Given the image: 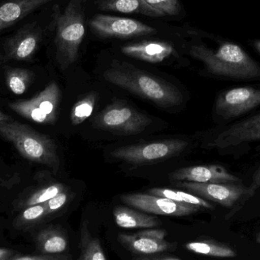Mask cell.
I'll return each instance as SVG.
<instances>
[{
  "label": "cell",
  "instance_id": "cell-24",
  "mask_svg": "<svg viewBox=\"0 0 260 260\" xmlns=\"http://www.w3.org/2000/svg\"><path fill=\"white\" fill-rule=\"evenodd\" d=\"M5 74L9 89L18 95L25 92L34 78L31 70L21 67H7Z\"/></svg>",
  "mask_w": 260,
  "mask_h": 260
},
{
  "label": "cell",
  "instance_id": "cell-25",
  "mask_svg": "<svg viewBox=\"0 0 260 260\" xmlns=\"http://www.w3.org/2000/svg\"><path fill=\"white\" fill-rule=\"evenodd\" d=\"M46 217L47 215L44 203L29 206L23 209L22 212L15 218L13 226L17 230L25 232L39 224Z\"/></svg>",
  "mask_w": 260,
  "mask_h": 260
},
{
  "label": "cell",
  "instance_id": "cell-13",
  "mask_svg": "<svg viewBox=\"0 0 260 260\" xmlns=\"http://www.w3.org/2000/svg\"><path fill=\"white\" fill-rule=\"evenodd\" d=\"M56 0H0V37Z\"/></svg>",
  "mask_w": 260,
  "mask_h": 260
},
{
  "label": "cell",
  "instance_id": "cell-12",
  "mask_svg": "<svg viewBox=\"0 0 260 260\" xmlns=\"http://www.w3.org/2000/svg\"><path fill=\"white\" fill-rule=\"evenodd\" d=\"M260 105V89L239 87L221 93L216 100L215 111L223 118L239 117Z\"/></svg>",
  "mask_w": 260,
  "mask_h": 260
},
{
  "label": "cell",
  "instance_id": "cell-3",
  "mask_svg": "<svg viewBox=\"0 0 260 260\" xmlns=\"http://www.w3.org/2000/svg\"><path fill=\"white\" fill-rule=\"evenodd\" d=\"M103 76L110 83L162 108L178 106L183 102V94L177 87L126 62H114Z\"/></svg>",
  "mask_w": 260,
  "mask_h": 260
},
{
  "label": "cell",
  "instance_id": "cell-4",
  "mask_svg": "<svg viewBox=\"0 0 260 260\" xmlns=\"http://www.w3.org/2000/svg\"><path fill=\"white\" fill-rule=\"evenodd\" d=\"M191 56L201 61L209 73L234 79L260 77V67L238 44L221 42L216 50L206 46L191 47Z\"/></svg>",
  "mask_w": 260,
  "mask_h": 260
},
{
  "label": "cell",
  "instance_id": "cell-28",
  "mask_svg": "<svg viewBox=\"0 0 260 260\" xmlns=\"http://www.w3.org/2000/svg\"><path fill=\"white\" fill-rule=\"evenodd\" d=\"M154 9L160 11L165 15H175L180 12L179 0H144Z\"/></svg>",
  "mask_w": 260,
  "mask_h": 260
},
{
  "label": "cell",
  "instance_id": "cell-2",
  "mask_svg": "<svg viewBox=\"0 0 260 260\" xmlns=\"http://www.w3.org/2000/svg\"><path fill=\"white\" fill-rule=\"evenodd\" d=\"M85 0H68L62 9L59 3L53 6L52 41L55 60L66 70L77 61L79 50L85 36Z\"/></svg>",
  "mask_w": 260,
  "mask_h": 260
},
{
  "label": "cell",
  "instance_id": "cell-7",
  "mask_svg": "<svg viewBox=\"0 0 260 260\" xmlns=\"http://www.w3.org/2000/svg\"><path fill=\"white\" fill-rule=\"evenodd\" d=\"M186 141L166 139L157 142L120 147L111 152L114 158L135 165L165 160L181 153L187 147Z\"/></svg>",
  "mask_w": 260,
  "mask_h": 260
},
{
  "label": "cell",
  "instance_id": "cell-1",
  "mask_svg": "<svg viewBox=\"0 0 260 260\" xmlns=\"http://www.w3.org/2000/svg\"><path fill=\"white\" fill-rule=\"evenodd\" d=\"M53 6L34 14L0 37V66L33 61L40 48L51 37Z\"/></svg>",
  "mask_w": 260,
  "mask_h": 260
},
{
  "label": "cell",
  "instance_id": "cell-15",
  "mask_svg": "<svg viewBox=\"0 0 260 260\" xmlns=\"http://www.w3.org/2000/svg\"><path fill=\"white\" fill-rule=\"evenodd\" d=\"M169 178L174 181L201 183H239L241 180L218 165L187 167L173 171Z\"/></svg>",
  "mask_w": 260,
  "mask_h": 260
},
{
  "label": "cell",
  "instance_id": "cell-21",
  "mask_svg": "<svg viewBox=\"0 0 260 260\" xmlns=\"http://www.w3.org/2000/svg\"><path fill=\"white\" fill-rule=\"evenodd\" d=\"M186 250L198 254L218 258H232L237 256L233 248L213 241H194L185 244Z\"/></svg>",
  "mask_w": 260,
  "mask_h": 260
},
{
  "label": "cell",
  "instance_id": "cell-18",
  "mask_svg": "<svg viewBox=\"0 0 260 260\" xmlns=\"http://www.w3.org/2000/svg\"><path fill=\"white\" fill-rule=\"evenodd\" d=\"M95 3L97 7L102 11L141 14L152 18L165 15L144 0H96Z\"/></svg>",
  "mask_w": 260,
  "mask_h": 260
},
{
  "label": "cell",
  "instance_id": "cell-20",
  "mask_svg": "<svg viewBox=\"0 0 260 260\" xmlns=\"http://www.w3.org/2000/svg\"><path fill=\"white\" fill-rule=\"evenodd\" d=\"M35 243L42 254H60L68 246L67 237L54 228H47L38 232Z\"/></svg>",
  "mask_w": 260,
  "mask_h": 260
},
{
  "label": "cell",
  "instance_id": "cell-27",
  "mask_svg": "<svg viewBox=\"0 0 260 260\" xmlns=\"http://www.w3.org/2000/svg\"><path fill=\"white\" fill-rule=\"evenodd\" d=\"M97 100L95 92L89 93L75 104L71 111L70 120L74 126L83 123L92 114Z\"/></svg>",
  "mask_w": 260,
  "mask_h": 260
},
{
  "label": "cell",
  "instance_id": "cell-5",
  "mask_svg": "<svg viewBox=\"0 0 260 260\" xmlns=\"http://www.w3.org/2000/svg\"><path fill=\"white\" fill-rule=\"evenodd\" d=\"M0 136L15 145L21 156L28 160L45 165L56 173L60 166L54 141L19 122H0Z\"/></svg>",
  "mask_w": 260,
  "mask_h": 260
},
{
  "label": "cell",
  "instance_id": "cell-36",
  "mask_svg": "<svg viewBox=\"0 0 260 260\" xmlns=\"http://www.w3.org/2000/svg\"><path fill=\"white\" fill-rule=\"evenodd\" d=\"M253 47L260 53V41H255L253 42Z\"/></svg>",
  "mask_w": 260,
  "mask_h": 260
},
{
  "label": "cell",
  "instance_id": "cell-6",
  "mask_svg": "<svg viewBox=\"0 0 260 260\" xmlns=\"http://www.w3.org/2000/svg\"><path fill=\"white\" fill-rule=\"evenodd\" d=\"M151 123L152 120L148 116L120 103L110 105L92 120L96 129L124 136L139 134Z\"/></svg>",
  "mask_w": 260,
  "mask_h": 260
},
{
  "label": "cell",
  "instance_id": "cell-32",
  "mask_svg": "<svg viewBox=\"0 0 260 260\" xmlns=\"http://www.w3.org/2000/svg\"><path fill=\"white\" fill-rule=\"evenodd\" d=\"M251 186H250L252 193L254 194L255 191L260 187V168L253 174Z\"/></svg>",
  "mask_w": 260,
  "mask_h": 260
},
{
  "label": "cell",
  "instance_id": "cell-29",
  "mask_svg": "<svg viewBox=\"0 0 260 260\" xmlns=\"http://www.w3.org/2000/svg\"><path fill=\"white\" fill-rule=\"evenodd\" d=\"M68 193L66 191L60 192L55 196L53 198L49 200L48 201L44 203L45 206L46 215L47 216L55 213V212L62 209L68 201Z\"/></svg>",
  "mask_w": 260,
  "mask_h": 260
},
{
  "label": "cell",
  "instance_id": "cell-31",
  "mask_svg": "<svg viewBox=\"0 0 260 260\" xmlns=\"http://www.w3.org/2000/svg\"><path fill=\"white\" fill-rule=\"evenodd\" d=\"M137 234L141 236L153 238V239L165 240L167 232L164 229H147Z\"/></svg>",
  "mask_w": 260,
  "mask_h": 260
},
{
  "label": "cell",
  "instance_id": "cell-33",
  "mask_svg": "<svg viewBox=\"0 0 260 260\" xmlns=\"http://www.w3.org/2000/svg\"><path fill=\"white\" fill-rule=\"evenodd\" d=\"M15 256V251L12 249L0 248V260H9Z\"/></svg>",
  "mask_w": 260,
  "mask_h": 260
},
{
  "label": "cell",
  "instance_id": "cell-26",
  "mask_svg": "<svg viewBox=\"0 0 260 260\" xmlns=\"http://www.w3.org/2000/svg\"><path fill=\"white\" fill-rule=\"evenodd\" d=\"M80 247L84 260H106L100 241L92 238L86 222L82 224Z\"/></svg>",
  "mask_w": 260,
  "mask_h": 260
},
{
  "label": "cell",
  "instance_id": "cell-14",
  "mask_svg": "<svg viewBox=\"0 0 260 260\" xmlns=\"http://www.w3.org/2000/svg\"><path fill=\"white\" fill-rule=\"evenodd\" d=\"M255 141H260V113L226 128L209 145L224 149Z\"/></svg>",
  "mask_w": 260,
  "mask_h": 260
},
{
  "label": "cell",
  "instance_id": "cell-16",
  "mask_svg": "<svg viewBox=\"0 0 260 260\" xmlns=\"http://www.w3.org/2000/svg\"><path fill=\"white\" fill-rule=\"evenodd\" d=\"M123 54L151 63L163 62L174 53L172 44L165 41H143L121 47Z\"/></svg>",
  "mask_w": 260,
  "mask_h": 260
},
{
  "label": "cell",
  "instance_id": "cell-23",
  "mask_svg": "<svg viewBox=\"0 0 260 260\" xmlns=\"http://www.w3.org/2000/svg\"><path fill=\"white\" fill-rule=\"evenodd\" d=\"M66 187L62 183H54L44 186L37 190L32 191L23 198L18 200L17 207L24 209L29 206L41 204L48 201L57 194L65 191Z\"/></svg>",
  "mask_w": 260,
  "mask_h": 260
},
{
  "label": "cell",
  "instance_id": "cell-37",
  "mask_svg": "<svg viewBox=\"0 0 260 260\" xmlns=\"http://www.w3.org/2000/svg\"><path fill=\"white\" fill-rule=\"evenodd\" d=\"M256 241H257L258 244L260 245V233L258 234L257 238H256Z\"/></svg>",
  "mask_w": 260,
  "mask_h": 260
},
{
  "label": "cell",
  "instance_id": "cell-10",
  "mask_svg": "<svg viewBox=\"0 0 260 260\" xmlns=\"http://www.w3.org/2000/svg\"><path fill=\"white\" fill-rule=\"evenodd\" d=\"M176 186L186 189L203 200H210L225 208H232L243 199L253 195L241 183H201L179 181Z\"/></svg>",
  "mask_w": 260,
  "mask_h": 260
},
{
  "label": "cell",
  "instance_id": "cell-17",
  "mask_svg": "<svg viewBox=\"0 0 260 260\" xmlns=\"http://www.w3.org/2000/svg\"><path fill=\"white\" fill-rule=\"evenodd\" d=\"M118 240L125 248L140 255L161 253L167 250H174L175 247L174 244H171L165 240L153 239L141 236L138 234H120L118 235Z\"/></svg>",
  "mask_w": 260,
  "mask_h": 260
},
{
  "label": "cell",
  "instance_id": "cell-8",
  "mask_svg": "<svg viewBox=\"0 0 260 260\" xmlns=\"http://www.w3.org/2000/svg\"><path fill=\"white\" fill-rule=\"evenodd\" d=\"M60 90L52 82L38 95L28 100L12 102L9 107L27 120L41 124H53L57 119Z\"/></svg>",
  "mask_w": 260,
  "mask_h": 260
},
{
  "label": "cell",
  "instance_id": "cell-22",
  "mask_svg": "<svg viewBox=\"0 0 260 260\" xmlns=\"http://www.w3.org/2000/svg\"><path fill=\"white\" fill-rule=\"evenodd\" d=\"M148 193L156 197H164L169 199L177 203H185V204L194 205L206 209H214L211 203L193 194L182 192L175 189H167V188H152L148 189Z\"/></svg>",
  "mask_w": 260,
  "mask_h": 260
},
{
  "label": "cell",
  "instance_id": "cell-19",
  "mask_svg": "<svg viewBox=\"0 0 260 260\" xmlns=\"http://www.w3.org/2000/svg\"><path fill=\"white\" fill-rule=\"evenodd\" d=\"M114 216L116 224L123 229H151L161 224V221L156 217L123 206L114 209Z\"/></svg>",
  "mask_w": 260,
  "mask_h": 260
},
{
  "label": "cell",
  "instance_id": "cell-34",
  "mask_svg": "<svg viewBox=\"0 0 260 260\" xmlns=\"http://www.w3.org/2000/svg\"><path fill=\"white\" fill-rule=\"evenodd\" d=\"M133 260H180L176 258L166 257V256H139Z\"/></svg>",
  "mask_w": 260,
  "mask_h": 260
},
{
  "label": "cell",
  "instance_id": "cell-30",
  "mask_svg": "<svg viewBox=\"0 0 260 260\" xmlns=\"http://www.w3.org/2000/svg\"><path fill=\"white\" fill-rule=\"evenodd\" d=\"M9 260H72V258L60 254L15 255Z\"/></svg>",
  "mask_w": 260,
  "mask_h": 260
},
{
  "label": "cell",
  "instance_id": "cell-11",
  "mask_svg": "<svg viewBox=\"0 0 260 260\" xmlns=\"http://www.w3.org/2000/svg\"><path fill=\"white\" fill-rule=\"evenodd\" d=\"M125 204L142 212L170 216H186L199 212L201 207L194 205L177 203L169 199L150 194H125L120 197Z\"/></svg>",
  "mask_w": 260,
  "mask_h": 260
},
{
  "label": "cell",
  "instance_id": "cell-38",
  "mask_svg": "<svg viewBox=\"0 0 260 260\" xmlns=\"http://www.w3.org/2000/svg\"><path fill=\"white\" fill-rule=\"evenodd\" d=\"M0 231H1V230H0Z\"/></svg>",
  "mask_w": 260,
  "mask_h": 260
},
{
  "label": "cell",
  "instance_id": "cell-35",
  "mask_svg": "<svg viewBox=\"0 0 260 260\" xmlns=\"http://www.w3.org/2000/svg\"><path fill=\"white\" fill-rule=\"evenodd\" d=\"M12 120V118L9 116L5 114L3 111L0 110V122L1 121H11Z\"/></svg>",
  "mask_w": 260,
  "mask_h": 260
},
{
  "label": "cell",
  "instance_id": "cell-9",
  "mask_svg": "<svg viewBox=\"0 0 260 260\" xmlns=\"http://www.w3.org/2000/svg\"><path fill=\"white\" fill-rule=\"evenodd\" d=\"M91 31L104 38H130L157 33V30L137 20L98 14L89 21Z\"/></svg>",
  "mask_w": 260,
  "mask_h": 260
}]
</instances>
